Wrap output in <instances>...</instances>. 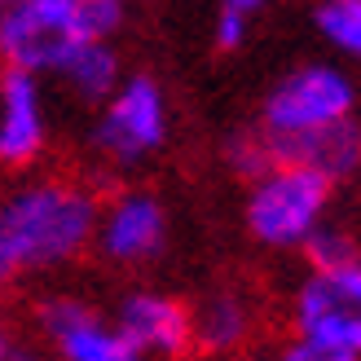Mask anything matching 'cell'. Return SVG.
<instances>
[{
  "mask_svg": "<svg viewBox=\"0 0 361 361\" xmlns=\"http://www.w3.org/2000/svg\"><path fill=\"white\" fill-rule=\"evenodd\" d=\"M97 198L75 180H35L0 203V243L18 274L80 260L97 233Z\"/></svg>",
  "mask_w": 361,
  "mask_h": 361,
  "instance_id": "cell-1",
  "label": "cell"
},
{
  "mask_svg": "<svg viewBox=\"0 0 361 361\" xmlns=\"http://www.w3.org/2000/svg\"><path fill=\"white\" fill-rule=\"evenodd\" d=\"M128 23V0H5L0 62L23 71L58 66L80 40H111Z\"/></svg>",
  "mask_w": 361,
  "mask_h": 361,
  "instance_id": "cell-2",
  "label": "cell"
},
{
  "mask_svg": "<svg viewBox=\"0 0 361 361\" xmlns=\"http://www.w3.org/2000/svg\"><path fill=\"white\" fill-rule=\"evenodd\" d=\"M291 361H361V260L309 269L291 295Z\"/></svg>",
  "mask_w": 361,
  "mask_h": 361,
  "instance_id": "cell-3",
  "label": "cell"
},
{
  "mask_svg": "<svg viewBox=\"0 0 361 361\" xmlns=\"http://www.w3.org/2000/svg\"><path fill=\"white\" fill-rule=\"evenodd\" d=\"M335 198V180L304 164L278 159L274 168L251 176L247 190V233L269 251H300L304 238L326 221Z\"/></svg>",
  "mask_w": 361,
  "mask_h": 361,
  "instance_id": "cell-4",
  "label": "cell"
},
{
  "mask_svg": "<svg viewBox=\"0 0 361 361\" xmlns=\"http://www.w3.org/2000/svg\"><path fill=\"white\" fill-rule=\"evenodd\" d=\"M168 141V97L150 75H128L102 102L93 123V150L111 168H137Z\"/></svg>",
  "mask_w": 361,
  "mask_h": 361,
  "instance_id": "cell-5",
  "label": "cell"
},
{
  "mask_svg": "<svg viewBox=\"0 0 361 361\" xmlns=\"http://www.w3.org/2000/svg\"><path fill=\"white\" fill-rule=\"evenodd\" d=\"M344 115H357L353 75L331 62H309L274 84V93L264 97V111H260V128L269 137H286V133H304V128H317V123L344 119Z\"/></svg>",
  "mask_w": 361,
  "mask_h": 361,
  "instance_id": "cell-6",
  "label": "cell"
},
{
  "mask_svg": "<svg viewBox=\"0 0 361 361\" xmlns=\"http://www.w3.org/2000/svg\"><path fill=\"white\" fill-rule=\"evenodd\" d=\"M93 247L106 264L141 269L168 247V207L150 190H123L97 212Z\"/></svg>",
  "mask_w": 361,
  "mask_h": 361,
  "instance_id": "cell-7",
  "label": "cell"
},
{
  "mask_svg": "<svg viewBox=\"0 0 361 361\" xmlns=\"http://www.w3.org/2000/svg\"><path fill=\"white\" fill-rule=\"evenodd\" d=\"M35 326L49 339V348L66 361H137L133 344L119 326H111L93 304L75 295H53L35 309Z\"/></svg>",
  "mask_w": 361,
  "mask_h": 361,
  "instance_id": "cell-8",
  "label": "cell"
},
{
  "mask_svg": "<svg viewBox=\"0 0 361 361\" xmlns=\"http://www.w3.org/2000/svg\"><path fill=\"white\" fill-rule=\"evenodd\" d=\"M49 119L40 97V75L23 66L0 71V164L27 168L44 154Z\"/></svg>",
  "mask_w": 361,
  "mask_h": 361,
  "instance_id": "cell-9",
  "label": "cell"
},
{
  "mask_svg": "<svg viewBox=\"0 0 361 361\" xmlns=\"http://www.w3.org/2000/svg\"><path fill=\"white\" fill-rule=\"evenodd\" d=\"M115 326L123 331L137 357H180L185 348H194V313L180 300L159 291H133L119 304Z\"/></svg>",
  "mask_w": 361,
  "mask_h": 361,
  "instance_id": "cell-10",
  "label": "cell"
},
{
  "mask_svg": "<svg viewBox=\"0 0 361 361\" xmlns=\"http://www.w3.org/2000/svg\"><path fill=\"white\" fill-rule=\"evenodd\" d=\"M274 141V154L286 164H304L331 180H344L353 172H361V123L357 115L317 123V128L304 133H286V137H269Z\"/></svg>",
  "mask_w": 361,
  "mask_h": 361,
  "instance_id": "cell-11",
  "label": "cell"
},
{
  "mask_svg": "<svg viewBox=\"0 0 361 361\" xmlns=\"http://www.w3.org/2000/svg\"><path fill=\"white\" fill-rule=\"evenodd\" d=\"M53 75L71 88V97L93 102V106H102L115 93V84L123 80L119 75V53H115L111 40H80L58 66H53Z\"/></svg>",
  "mask_w": 361,
  "mask_h": 361,
  "instance_id": "cell-12",
  "label": "cell"
},
{
  "mask_svg": "<svg viewBox=\"0 0 361 361\" xmlns=\"http://www.w3.org/2000/svg\"><path fill=\"white\" fill-rule=\"evenodd\" d=\"M251 304L238 291H216L203 300V309L194 313V344L212 353V357H225V353H238L247 339H251Z\"/></svg>",
  "mask_w": 361,
  "mask_h": 361,
  "instance_id": "cell-13",
  "label": "cell"
},
{
  "mask_svg": "<svg viewBox=\"0 0 361 361\" xmlns=\"http://www.w3.org/2000/svg\"><path fill=\"white\" fill-rule=\"evenodd\" d=\"M317 31L326 35V44L339 58L361 62V0H322Z\"/></svg>",
  "mask_w": 361,
  "mask_h": 361,
  "instance_id": "cell-14",
  "label": "cell"
},
{
  "mask_svg": "<svg viewBox=\"0 0 361 361\" xmlns=\"http://www.w3.org/2000/svg\"><path fill=\"white\" fill-rule=\"evenodd\" d=\"M300 251H304V260H309V269H335V264H353V260H361L357 238H353L344 225H331V216L309 233V238H304Z\"/></svg>",
  "mask_w": 361,
  "mask_h": 361,
  "instance_id": "cell-15",
  "label": "cell"
},
{
  "mask_svg": "<svg viewBox=\"0 0 361 361\" xmlns=\"http://www.w3.org/2000/svg\"><path fill=\"white\" fill-rule=\"evenodd\" d=\"M225 164H229V172H238V176H260L264 168H274L278 164V154H274V141H269V133L264 128H256V133H233L229 141H225Z\"/></svg>",
  "mask_w": 361,
  "mask_h": 361,
  "instance_id": "cell-16",
  "label": "cell"
},
{
  "mask_svg": "<svg viewBox=\"0 0 361 361\" xmlns=\"http://www.w3.org/2000/svg\"><path fill=\"white\" fill-rule=\"evenodd\" d=\"M247 23H251L247 9L221 5V13H216V49H221V53L243 49V40H247Z\"/></svg>",
  "mask_w": 361,
  "mask_h": 361,
  "instance_id": "cell-17",
  "label": "cell"
},
{
  "mask_svg": "<svg viewBox=\"0 0 361 361\" xmlns=\"http://www.w3.org/2000/svg\"><path fill=\"white\" fill-rule=\"evenodd\" d=\"M18 357H27V348H23V339H18L5 322H0V361H18Z\"/></svg>",
  "mask_w": 361,
  "mask_h": 361,
  "instance_id": "cell-18",
  "label": "cell"
},
{
  "mask_svg": "<svg viewBox=\"0 0 361 361\" xmlns=\"http://www.w3.org/2000/svg\"><path fill=\"white\" fill-rule=\"evenodd\" d=\"M18 274V269H13V260H9V251H5V243H0V291H5V286H9V278Z\"/></svg>",
  "mask_w": 361,
  "mask_h": 361,
  "instance_id": "cell-19",
  "label": "cell"
},
{
  "mask_svg": "<svg viewBox=\"0 0 361 361\" xmlns=\"http://www.w3.org/2000/svg\"><path fill=\"white\" fill-rule=\"evenodd\" d=\"M221 5H233V9H247V13H256L264 0H221Z\"/></svg>",
  "mask_w": 361,
  "mask_h": 361,
  "instance_id": "cell-20",
  "label": "cell"
},
{
  "mask_svg": "<svg viewBox=\"0 0 361 361\" xmlns=\"http://www.w3.org/2000/svg\"><path fill=\"white\" fill-rule=\"evenodd\" d=\"M0 5H5V0H0Z\"/></svg>",
  "mask_w": 361,
  "mask_h": 361,
  "instance_id": "cell-21",
  "label": "cell"
}]
</instances>
